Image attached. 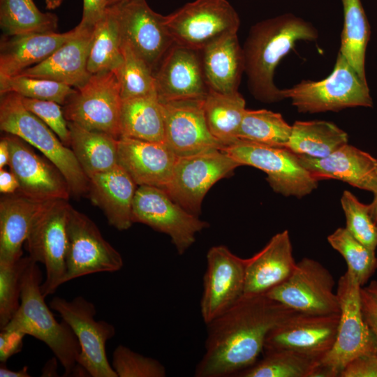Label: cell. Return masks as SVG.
<instances>
[{
  "label": "cell",
  "instance_id": "cell-10",
  "mask_svg": "<svg viewBox=\"0 0 377 377\" xmlns=\"http://www.w3.org/2000/svg\"><path fill=\"white\" fill-rule=\"evenodd\" d=\"M50 306L76 336L81 350L77 363L89 376L118 377L109 363L105 350L106 342L115 335V328L105 320H95L94 304L82 296H77L70 301L55 297Z\"/></svg>",
  "mask_w": 377,
  "mask_h": 377
},
{
  "label": "cell",
  "instance_id": "cell-25",
  "mask_svg": "<svg viewBox=\"0 0 377 377\" xmlns=\"http://www.w3.org/2000/svg\"><path fill=\"white\" fill-rule=\"evenodd\" d=\"M296 263L288 230L276 234L260 251L246 259L244 295H265L287 279Z\"/></svg>",
  "mask_w": 377,
  "mask_h": 377
},
{
  "label": "cell",
  "instance_id": "cell-34",
  "mask_svg": "<svg viewBox=\"0 0 377 377\" xmlns=\"http://www.w3.org/2000/svg\"><path fill=\"white\" fill-rule=\"evenodd\" d=\"M121 36L115 10L108 6L94 27L87 70L95 74L117 71L123 64Z\"/></svg>",
  "mask_w": 377,
  "mask_h": 377
},
{
  "label": "cell",
  "instance_id": "cell-35",
  "mask_svg": "<svg viewBox=\"0 0 377 377\" xmlns=\"http://www.w3.org/2000/svg\"><path fill=\"white\" fill-rule=\"evenodd\" d=\"M343 26L339 53L367 83L365 73L366 50L370 38V26L361 0H341Z\"/></svg>",
  "mask_w": 377,
  "mask_h": 377
},
{
  "label": "cell",
  "instance_id": "cell-56",
  "mask_svg": "<svg viewBox=\"0 0 377 377\" xmlns=\"http://www.w3.org/2000/svg\"><path fill=\"white\" fill-rule=\"evenodd\" d=\"M365 288L377 298V281H372L370 285Z\"/></svg>",
  "mask_w": 377,
  "mask_h": 377
},
{
  "label": "cell",
  "instance_id": "cell-21",
  "mask_svg": "<svg viewBox=\"0 0 377 377\" xmlns=\"http://www.w3.org/2000/svg\"><path fill=\"white\" fill-rule=\"evenodd\" d=\"M154 77L161 101L204 98L209 91L201 52L176 43L165 54Z\"/></svg>",
  "mask_w": 377,
  "mask_h": 377
},
{
  "label": "cell",
  "instance_id": "cell-40",
  "mask_svg": "<svg viewBox=\"0 0 377 377\" xmlns=\"http://www.w3.org/2000/svg\"><path fill=\"white\" fill-rule=\"evenodd\" d=\"M123 64L116 71L122 100L157 94L154 72L125 43Z\"/></svg>",
  "mask_w": 377,
  "mask_h": 377
},
{
  "label": "cell",
  "instance_id": "cell-55",
  "mask_svg": "<svg viewBox=\"0 0 377 377\" xmlns=\"http://www.w3.org/2000/svg\"><path fill=\"white\" fill-rule=\"evenodd\" d=\"M63 0H45L46 8L50 10H53L58 8Z\"/></svg>",
  "mask_w": 377,
  "mask_h": 377
},
{
  "label": "cell",
  "instance_id": "cell-37",
  "mask_svg": "<svg viewBox=\"0 0 377 377\" xmlns=\"http://www.w3.org/2000/svg\"><path fill=\"white\" fill-rule=\"evenodd\" d=\"M292 126L280 113L267 110L246 109L238 133V140L257 144L286 147Z\"/></svg>",
  "mask_w": 377,
  "mask_h": 377
},
{
  "label": "cell",
  "instance_id": "cell-20",
  "mask_svg": "<svg viewBox=\"0 0 377 377\" xmlns=\"http://www.w3.org/2000/svg\"><path fill=\"white\" fill-rule=\"evenodd\" d=\"M4 137L10 149L8 166L20 184L17 192L40 201L68 199L69 185L52 162L36 154L22 138L9 133Z\"/></svg>",
  "mask_w": 377,
  "mask_h": 377
},
{
  "label": "cell",
  "instance_id": "cell-44",
  "mask_svg": "<svg viewBox=\"0 0 377 377\" xmlns=\"http://www.w3.org/2000/svg\"><path fill=\"white\" fill-rule=\"evenodd\" d=\"M112 367L118 377L166 376V369L159 361L121 344L112 353Z\"/></svg>",
  "mask_w": 377,
  "mask_h": 377
},
{
  "label": "cell",
  "instance_id": "cell-39",
  "mask_svg": "<svg viewBox=\"0 0 377 377\" xmlns=\"http://www.w3.org/2000/svg\"><path fill=\"white\" fill-rule=\"evenodd\" d=\"M331 246L345 259L348 269L362 287L377 269V258L372 250L356 239L346 228H339L327 237Z\"/></svg>",
  "mask_w": 377,
  "mask_h": 377
},
{
  "label": "cell",
  "instance_id": "cell-14",
  "mask_svg": "<svg viewBox=\"0 0 377 377\" xmlns=\"http://www.w3.org/2000/svg\"><path fill=\"white\" fill-rule=\"evenodd\" d=\"M332 275L319 262L304 258L289 277L265 295L295 310L309 314L340 312Z\"/></svg>",
  "mask_w": 377,
  "mask_h": 377
},
{
  "label": "cell",
  "instance_id": "cell-19",
  "mask_svg": "<svg viewBox=\"0 0 377 377\" xmlns=\"http://www.w3.org/2000/svg\"><path fill=\"white\" fill-rule=\"evenodd\" d=\"M204 98L160 101L164 117L165 142L177 157L223 148L208 128Z\"/></svg>",
  "mask_w": 377,
  "mask_h": 377
},
{
  "label": "cell",
  "instance_id": "cell-13",
  "mask_svg": "<svg viewBox=\"0 0 377 377\" xmlns=\"http://www.w3.org/2000/svg\"><path fill=\"white\" fill-rule=\"evenodd\" d=\"M132 220L168 235L179 255L193 244L198 232L209 226L178 205L164 189L145 185L135 191Z\"/></svg>",
  "mask_w": 377,
  "mask_h": 377
},
{
  "label": "cell",
  "instance_id": "cell-4",
  "mask_svg": "<svg viewBox=\"0 0 377 377\" xmlns=\"http://www.w3.org/2000/svg\"><path fill=\"white\" fill-rule=\"evenodd\" d=\"M0 128L40 150L63 174L71 194L79 196L89 191V179L72 149L24 106L21 96L17 94L10 92L1 95Z\"/></svg>",
  "mask_w": 377,
  "mask_h": 377
},
{
  "label": "cell",
  "instance_id": "cell-28",
  "mask_svg": "<svg viewBox=\"0 0 377 377\" xmlns=\"http://www.w3.org/2000/svg\"><path fill=\"white\" fill-rule=\"evenodd\" d=\"M47 201L19 192L5 194L0 201V263H13L22 257V247L36 214Z\"/></svg>",
  "mask_w": 377,
  "mask_h": 377
},
{
  "label": "cell",
  "instance_id": "cell-47",
  "mask_svg": "<svg viewBox=\"0 0 377 377\" xmlns=\"http://www.w3.org/2000/svg\"><path fill=\"white\" fill-rule=\"evenodd\" d=\"M25 335L17 331L5 329L0 333V361L5 362L13 355L21 351Z\"/></svg>",
  "mask_w": 377,
  "mask_h": 377
},
{
  "label": "cell",
  "instance_id": "cell-26",
  "mask_svg": "<svg viewBox=\"0 0 377 377\" xmlns=\"http://www.w3.org/2000/svg\"><path fill=\"white\" fill-rule=\"evenodd\" d=\"M137 184L119 165L89 178L91 200L105 214L108 223L119 230L133 223L132 206Z\"/></svg>",
  "mask_w": 377,
  "mask_h": 377
},
{
  "label": "cell",
  "instance_id": "cell-7",
  "mask_svg": "<svg viewBox=\"0 0 377 377\" xmlns=\"http://www.w3.org/2000/svg\"><path fill=\"white\" fill-rule=\"evenodd\" d=\"M70 206L64 199L47 201L34 219L25 241L29 257L45 266V279L41 284L45 297L64 283Z\"/></svg>",
  "mask_w": 377,
  "mask_h": 377
},
{
  "label": "cell",
  "instance_id": "cell-52",
  "mask_svg": "<svg viewBox=\"0 0 377 377\" xmlns=\"http://www.w3.org/2000/svg\"><path fill=\"white\" fill-rule=\"evenodd\" d=\"M10 161V149L7 140L5 137L1 138L0 141V169L8 165Z\"/></svg>",
  "mask_w": 377,
  "mask_h": 377
},
{
  "label": "cell",
  "instance_id": "cell-15",
  "mask_svg": "<svg viewBox=\"0 0 377 377\" xmlns=\"http://www.w3.org/2000/svg\"><path fill=\"white\" fill-rule=\"evenodd\" d=\"M68 246L64 283L95 273L121 269L122 257L102 236L87 216L70 206L67 221Z\"/></svg>",
  "mask_w": 377,
  "mask_h": 377
},
{
  "label": "cell",
  "instance_id": "cell-17",
  "mask_svg": "<svg viewBox=\"0 0 377 377\" xmlns=\"http://www.w3.org/2000/svg\"><path fill=\"white\" fill-rule=\"evenodd\" d=\"M246 259L224 245L211 247L207 253L200 312L207 325L232 306L243 295Z\"/></svg>",
  "mask_w": 377,
  "mask_h": 377
},
{
  "label": "cell",
  "instance_id": "cell-5",
  "mask_svg": "<svg viewBox=\"0 0 377 377\" xmlns=\"http://www.w3.org/2000/svg\"><path fill=\"white\" fill-rule=\"evenodd\" d=\"M361 286L348 269L339 278L337 295L340 317L332 348L314 369L313 377H337L358 356L377 353L374 335L365 322L362 308Z\"/></svg>",
  "mask_w": 377,
  "mask_h": 377
},
{
  "label": "cell",
  "instance_id": "cell-54",
  "mask_svg": "<svg viewBox=\"0 0 377 377\" xmlns=\"http://www.w3.org/2000/svg\"><path fill=\"white\" fill-rule=\"evenodd\" d=\"M369 205L371 216L377 225V193L374 194V200Z\"/></svg>",
  "mask_w": 377,
  "mask_h": 377
},
{
  "label": "cell",
  "instance_id": "cell-22",
  "mask_svg": "<svg viewBox=\"0 0 377 377\" xmlns=\"http://www.w3.org/2000/svg\"><path fill=\"white\" fill-rule=\"evenodd\" d=\"M177 156L165 142L127 137L118 140V162L138 186L163 188Z\"/></svg>",
  "mask_w": 377,
  "mask_h": 377
},
{
  "label": "cell",
  "instance_id": "cell-2",
  "mask_svg": "<svg viewBox=\"0 0 377 377\" xmlns=\"http://www.w3.org/2000/svg\"><path fill=\"white\" fill-rule=\"evenodd\" d=\"M318 31L309 22L284 13L253 25L242 47L244 73L253 97L266 103L284 98L274 84V71L280 61L300 40L313 41Z\"/></svg>",
  "mask_w": 377,
  "mask_h": 377
},
{
  "label": "cell",
  "instance_id": "cell-33",
  "mask_svg": "<svg viewBox=\"0 0 377 377\" xmlns=\"http://www.w3.org/2000/svg\"><path fill=\"white\" fill-rule=\"evenodd\" d=\"M239 91L222 94L209 89L204 98V113L212 135L223 147L238 141V133L246 110Z\"/></svg>",
  "mask_w": 377,
  "mask_h": 377
},
{
  "label": "cell",
  "instance_id": "cell-31",
  "mask_svg": "<svg viewBox=\"0 0 377 377\" xmlns=\"http://www.w3.org/2000/svg\"><path fill=\"white\" fill-rule=\"evenodd\" d=\"M120 137L165 142L164 117L157 94L122 100Z\"/></svg>",
  "mask_w": 377,
  "mask_h": 377
},
{
  "label": "cell",
  "instance_id": "cell-38",
  "mask_svg": "<svg viewBox=\"0 0 377 377\" xmlns=\"http://www.w3.org/2000/svg\"><path fill=\"white\" fill-rule=\"evenodd\" d=\"M320 360L288 349L265 351L263 358L242 371L241 377H310Z\"/></svg>",
  "mask_w": 377,
  "mask_h": 377
},
{
  "label": "cell",
  "instance_id": "cell-42",
  "mask_svg": "<svg viewBox=\"0 0 377 377\" xmlns=\"http://www.w3.org/2000/svg\"><path fill=\"white\" fill-rule=\"evenodd\" d=\"M30 258L13 263H0V329L11 320L20 304L22 276Z\"/></svg>",
  "mask_w": 377,
  "mask_h": 377
},
{
  "label": "cell",
  "instance_id": "cell-6",
  "mask_svg": "<svg viewBox=\"0 0 377 377\" xmlns=\"http://www.w3.org/2000/svg\"><path fill=\"white\" fill-rule=\"evenodd\" d=\"M300 112L339 111L348 108L372 107L367 83L364 82L346 59L338 52L331 73L325 79L303 80L282 89Z\"/></svg>",
  "mask_w": 377,
  "mask_h": 377
},
{
  "label": "cell",
  "instance_id": "cell-1",
  "mask_svg": "<svg viewBox=\"0 0 377 377\" xmlns=\"http://www.w3.org/2000/svg\"><path fill=\"white\" fill-rule=\"evenodd\" d=\"M296 312L265 295H243L207 325L205 352L195 376H237L257 362L269 332Z\"/></svg>",
  "mask_w": 377,
  "mask_h": 377
},
{
  "label": "cell",
  "instance_id": "cell-53",
  "mask_svg": "<svg viewBox=\"0 0 377 377\" xmlns=\"http://www.w3.org/2000/svg\"><path fill=\"white\" fill-rule=\"evenodd\" d=\"M57 358L54 356L50 360L42 369V376H58L57 372Z\"/></svg>",
  "mask_w": 377,
  "mask_h": 377
},
{
  "label": "cell",
  "instance_id": "cell-30",
  "mask_svg": "<svg viewBox=\"0 0 377 377\" xmlns=\"http://www.w3.org/2000/svg\"><path fill=\"white\" fill-rule=\"evenodd\" d=\"M70 147L84 172L89 179L117 165L118 138L103 132L86 129L68 121Z\"/></svg>",
  "mask_w": 377,
  "mask_h": 377
},
{
  "label": "cell",
  "instance_id": "cell-24",
  "mask_svg": "<svg viewBox=\"0 0 377 377\" xmlns=\"http://www.w3.org/2000/svg\"><path fill=\"white\" fill-rule=\"evenodd\" d=\"M76 28L75 34L47 59L19 75L52 80L75 88L83 85L91 76L87 61L94 28L80 24Z\"/></svg>",
  "mask_w": 377,
  "mask_h": 377
},
{
  "label": "cell",
  "instance_id": "cell-32",
  "mask_svg": "<svg viewBox=\"0 0 377 377\" xmlns=\"http://www.w3.org/2000/svg\"><path fill=\"white\" fill-rule=\"evenodd\" d=\"M348 134L336 124L322 120L296 121L286 148L297 155L325 158L348 143Z\"/></svg>",
  "mask_w": 377,
  "mask_h": 377
},
{
  "label": "cell",
  "instance_id": "cell-49",
  "mask_svg": "<svg viewBox=\"0 0 377 377\" xmlns=\"http://www.w3.org/2000/svg\"><path fill=\"white\" fill-rule=\"evenodd\" d=\"M360 297L364 319L374 335L377 343V298L362 287L360 289Z\"/></svg>",
  "mask_w": 377,
  "mask_h": 377
},
{
  "label": "cell",
  "instance_id": "cell-11",
  "mask_svg": "<svg viewBox=\"0 0 377 377\" xmlns=\"http://www.w3.org/2000/svg\"><path fill=\"white\" fill-rule=\"evenodd\" d=\"M174 43L198 51L222 36L237 33L239 15L226 0H195L165 16Z\"/></svg>",
  "mask_w": 377,
  "mask_h": 377
},
{
  "label": "cell",
  "instance_id": "cell-36",
  "mask_svg": "<svg viewBox=\"0 0 377 377\" xmlns=\"http://www.w3.org/2000/svg\"><path fill=\"white\" fill-rule=\"evenodd\" d=\"M58 17L43 13L33 0H0V26L6 36L55 31Z\"/></svg>",
  "mask_w": 377,
  "mask_h": 377
},
{
  "label": "cell",
  "instance_id": "cell-9",
  "mask_svg": "<svg viewBox=\"0 0 377 377\" xmlns=\"http://www.w3.org/2000/svg\"><path fill=\"white\" fill-rule=\"evenodd\" d=\"M221 150L241 165L265 172L272 188L285 196L302 198L318 186V181L301 164L297 154L287 148L238 140Z\"/></svg>",
  "mask_w": 377,
  "mask_h": 377
},
{
  "label": "cell",
  "instance_id": "cell-57",
  "mask_svg": "<svg viewBox=\"0 0 377 377\" xmlns=\"http://www.w3.org/2000/svg\"><path fill=\"white\" fill-rule=\"evenodd\" d=\"M128 0H108V7Z\"/></svg>",
  "mask_w": 377,
  "mask_h": 377
},
{
  "label": "cell",
  "instance_id": "cell-50",
  "mask_svg": "<svg viewBox=\"0 0 377 377\" xmlns=\"http://www.w3.org/2000/svg\"><path fill=\"white\" fill-rule=\"evenodd\" d=\"M17 179L11 171L0 169V191L3 194L15 193L19 189Z\"/></svg>",
  "mask_w": 377,
  "mask_h": 377
},
{
  "label": "cell",
  "instance_id": "cell-46",
  "mask_svg": "<svg viewBox=\"0 0 377 377\" xmlns=\"http://www.w3.org/2000/svg\"><path fill=\"white\" fill-rule=\"evenodd\" d=\"M340 377H377V353L365 354L350 361Z\"/></svg>",
  "mask_w": 377,
  "mask_h": 377
},
{
  "label": "cell",
  "instance_id": "cell-12",
  "mask_svg": "<svg viewBox=\"0 0 377 377\" xmlns=\"http://www.w3.org/2000/svg\"><path fill=\"white\" fill-rule=\"evenodd\" d=\"M239 166L221 149L177 157L170 180L163 189L182 207L199 216L207 191Z\"/></svg>",
  "mask_w": 377,
  "mask_h": 377
},
{
  "label": "cell",
  "instance_id": "cell-45",
  "mask_svg": "<svg viewBox=\"0 0 377 377\" xmlns=\"http://www.w3.org/2000/svg\"><path fill=\"white\" fill-rule=\"evenodd\" d=\"M21 100L29 111L48 126L66 147H70L71 137L68 121L59 103L52 101L22 96Z\"/></svg>",
  "mask_w": 377,
  "mask_h": 377
},
{
  "label": "cell",
  "instance_id": "cell-43",
  "mask_svg": "<svg viewBox=\"0 0 377 377\" xmlns=\"http://www.w3.org/2000/svg\"><path fill=\"white\" fill-rule=\"evenodd\" d=\"M341 203L346 220V228L356 239L375 251L377 225L371 216L369 205L360 202L348 191H343Z\"/></svg>",
  "mask_w": 377,
  "mask_h": 377
},
{
  "label": "cell",
  "instance_id": "cell-23",
  "mask_svg": "<svg viewBox=\"0 0 377 377\" xmlns=\"http://www.w3.org/2000/svg\"><path fill=\"white\" fill-rule=\"evenodd\" d=\"M297 156L318 181L338 179L374 195L377 193V159L354 146L347 143L322 158Z\"/></svg>",
  "mask_w": 377,
  "mask_h": 377
},
{
  "label": "cell",
  "instance_id": "cell-18",
  "mask_svg": "<svg viewBox=\"0 0 377 377\" xmlns=\"http://www.w3.org/2000/svg\"><path fill=\"white\" fill-rule=\"evenodd\" d=\"M339 317L296 312L269 332L263 351L288 349L320 360L334 343Z\"/></svg>",
  "mask_w": 377,
  "mask_h": 377
},
{
  "label": "cell",
  "instance_id": "cell-3",
  "mask_svg": "<svg viewBox=\"0 0 377 377\" xmlns=\"http://www.w3.org/2000/svg\"><path fill=\"white\" fill-rule=\"evenodd\" d=\"M41 284L39 267L30 258L22 276L20 306L2 329L30 335L44 342L64 367V376H73L78 365L80 343L69 325L63 320L59 323L54 317L45 302Z\"/></svg>",
  "mask_w": 377,
  "mask_h": 377
},
{
  "label": "cell",
  "instance_id": "cell-48",
  "mask_svg": "<svg viewBox=\"0 0 377 377\" xmlns=\"http://www.w3.org/2000/svg\"><path fill=\"white\" fill-rule=\"evenodd\" d=\"M107 8L108 0H83L82 16L78 24L94 28L104 15Z\"/></svg>",
  "mask_w": 377,
  "mask_h": 377
},
{
  "label": "cell",
  "instance_id": "cell-27",
  "mask_svg": "<svg viewBox=\"0 0 377 377\" xmlns=\"http://www.w3.org/2000/svg\"><path fill=\"white\" fill-rule=\"evenodd\" d=\"M77 32H44L7 36L0 45V76L13 77L47 59Z\"/></svg>",
  "mask_w": 377,
  "mask_h": 377
},
{
  "label": "cell",
  "instance_id": "cell-51",
  "mask_svg": "<svg viewBox=\"0 0 377 377\" xmlns=\"http://www.w3.org/2000/svg\"><path fill=\"white\" fill-rule=\"evenodd\" d=\"M0 376L1 377H30L31 375L28 372V367L27 366L23 367L19 371H12L6 367L5 362H1Z\"/></svg>",
  "mask_w": 377,
  "mask_h": 377
},
{
  "label": "cell",
  "instance_id": "cell-16",
  "mask_svg": "<svg viewBox=\"0 0 377 377\" xmlns=\"http://www.w3.org/2000/svg\"><path fill=\"white\" fill-rule=\"evenodd\" d=\"M112 6L119 22L122 43L129 45L154 74L175 43L165 16L154 11L145 0H128Z\"/></svg>",
  "mask_w": 377,
  "mask_h": 377
},
{
  "label": "cell",
  "instance_id": "cell-8",
  "mask_svg": "<svg viewBox=\"0 0 377 377\" xmlns=\"http://www.w3.org/2000/svg\"><path fill=\"white\" fill-rule=\"evenodd\" d=\"M121 103L117 72L105 71L91 74L83 85L75 88L63 111L68 121L119 139Z\"/></svg>",
  "mask_w": 377,
  "mask_h": 377
},
{
  "label": "cell",
  "instance_id": "cell-29",
  "mask_svg": "<svg viewBox=\"0 0 377 377\" xmlns=\"http://www.w3.org/2000/svg\"><path fill=\"white\" fill-rule=\"evenodd\" d=\"M200 52L209 89L222 94L238 91L244 73V61L237 33L222 36Z\"/></svg>",
  "mask_w": 377,
  "mask_h": 377
},
{
  "label": "cell",
  "instance_id": "cell-41",
  "mask_svg": "<svg viewBox=\"0 0 377 377\" xmlns=\"http://www.w3.org/2000/svg\"><path fill=\"white\" fill-rule=\"evenodd\" d=\"M75 91L68 84L48 79L21 75L0 76L1 95L13 92L25 98L52 101L64 105Z\"/></svg>",
  "mask_w": 377,
  "mask_h": 377
}]
</instances>
